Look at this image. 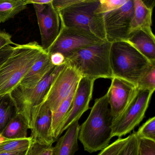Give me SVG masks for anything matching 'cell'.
Segmentation results:
<instances>
[{
	"mask_svg": "<svg viewBox=\"0 0 155 155\" xmlns=\"http://www.w3.org/2000/svg\"><path fill=\"white\" fill-rule=\"evenodd\" d=\"M78 1L79 0H53L52 4L54 8L58 12L78 2Z\"/></svg>",
	"mask_w": 155,
	"mask_h": 155,
	"instance_id": "obj_31",
	"label": "cell"
},
{
	"mask_svg": "<svg viewBox=\"0 0 155 155\" xmlns=\"http://www.w3.org/2000/svg\"><path fill=\"white\" fill-rule=\"evenodd\" d=\"M111 43L106 41L99 45L78 50L66 58V64L81 77L92 79H111L113 76L110 61Z\"/></svg>",
	"mask_w": 155,
	"mask_h": 155,
	"instance_id": "obj_4",
	"label": "cell"
},
{
	"mask_svg": "<svg viewBox=\"0 0 155 155\" xmlns=\"http://www.w3.org/2000/svg\"><path fill=\"white\" fill-rule=\"evenodd\" d=\"M53 147L31 141L25 155H53Z\"/></svg>",
	"mask_w": 155,
	"mask_h": 155,
	"instance_id": "obj_28",
	"label": "cell"
},
{
	"mask_svg": "<svg viewBox=\"0 0 155 155\" xmlns=\"http://www.w3.org/2000/svg\"><path fill=\"white\" fill-rule=\"evenodd\" d=\"M153 92L147 90L138 89L125 111L112 123V137L125 136L139 125L145 117Z\"/></svg>",
	"mask_w": 155,
	"mask_h": 155,
	"instance_id": "obj_6",
	"label": "cell"
},
{
	"mask_svg": "<svg viewBox=\"0 0 155 155\" xmlns=\"http://www.w3.org/2000/svg\"><path fill=\"white\" fill-rule=\"evenodd\" d=\"M110 61L113 78L137 86L141 78L155 63H151L127 41L111 43Z\"/></svg>",
	"mask_w": 155,
	"mask_h": 155,
	"instance_id": "obj_3",
	"label": "cell"
},
{
	"mask_svg": "<svg viewBox=\"0 0 155 155\" xmlns=\"http://www.w3.org/2000/svg\"><path fill=\"white\" fill-rule=\"evenodd\" d=\"M52 2L44 5L32 4L41 37V46L46 52L56 40L60 31L59 15L53 7Z\"/></svg>",
	"mask_w": 155,
	"mask_h": 155,
	"instance_id": "obj_11",
	"label": "cell"
},
{
	"mask_svg": "<svg viewBox=\"0 0 155 155\" xmlns=\"http://www.w3.org/2000/svg\"><path fill=\"white\" fill-rule=\"evenodd\" d=\"M17 44L12 41L10 34L6 31H0V50L8 45H13L15 46Z\"/></svg>",
	"mask_w": 155,
	"mask_h": 155,
	"instance_id": "obj_33",
	"label": "cell"
},
{
	"mask_svg": "<svg viewBox=\"0 0 155 155\" xmlns=\"http://www.w3.org/2000/svg\"><path fill=\"white\" fill-rule=\"evenodd\" d=\"M45 51L36 41L14 46L13 52L0 68V96L11 94Z\"/></svg>",
	"mask_w": 155,
	"mask_h": 155,
	"instance_id": "obj_2",
	"label": "cell"
},
{
	"mask_svg": "<svg viewBox=\"0 0 155 155\" xmlns=\"http://www.w3.org/2000/svg\"><path fill=\"white\" fill-rule=\"evenodd\" d=\"M100 0H79L58 12L61 26L89 31V27Z\"/></svg>",
	"mask_w": 155,
	"mask_h": 155,
	"instance_id": "obj_10",
	"label": "cell"
},
{
	"mask_svg": "<svg viewBox=\"0 0 155 155\" xmlns=\"http://www.w3.org/2000/svg\"><path fill=\"white\" fill-rule=\"evenodd\" d=\"M31 141L32 140L30 137L21 139L5 140L1 141L0 154L27 150Z\"/></svg>",
	"mask_w": 155,
	"mask_h": 155,
	"instance_id": "obj_23",
	"label": "cell"
},
{
	"mask_svg": "<svg viewBox=\"0 0 155 155\" xmlns=\"http://www.w3.org/2000/svg\"><path fill=\"white\" fill-rule=\"evenodd\" d=\"M153 8V7H148L142 0H134V15L130 23V31L141 29L152 32Z\"/></svg>",
	"mask_w": 155,
	"mask_h": 155,
	"instance_id": "obj_18",
	"label": "cell"
},
{
	"mask_svg": "<svg viewBox=\"0 0 155 155\" xmlns=\"http://www.w3.org/2000/svg\"><path fill=\"white\" fill-rule=\"evenodd\" d=\"M26 151H27V150L7 152V153H2V154H0V155H25Z\"/></svg>",
	"mask_w": 155,
	"mask_h": 155,
	"instance_id": "obj_36",
	"label": "cell"
},
{
	"mask_svg": "<svg viewBox=\"0 0 155 155\" xmlns=\"http://www.w3.org/2000/svg\"><path fill=\"white\" fill-rule=\"evenodd\" d=\"M95 81L86 77L81 78L76 88L70 111L62 124L61 135L71 125L78 121L84 112L90 109V102L92 98Z\"/></svg>",
	"mask_w": 155,
	"mask_h": 155,
	"instance_id": "obj_13",
	"label": "cell"
},
{
	"mask_svg": "<svg viewBox=\"0 0 155 155\" xmlns=\"http://www.w3.org/2000/svg\"><path fill=\"white\" fill-rule=\"evenodd\" d=\"M14 47L12 45H8L0 50V68L11 55Z\"/></svg>",
	"mask_w": 155,
	"mask_h": 155,
	"instance_id": "obj_32",
	"label": "cell"
},
{
	"mask_svg": "<svg viewBox=\"0 0 155 155\" xmlns=\"http://www.w3.org/2000/svg\"><path fill=\"white\" fill-rule=\"evenodd\" d=\"M52 112L44 104L40 106L39 110L33 128L31 138L32 141L45 146H51L55 140L51 132Z\"/></svg>",
	"mask_w": 155,
	"mask_h": 155,
	"instance_id": "obj_14",
	"label": "cell"
},
{
	"mask_svg": "<svg viewBox=\"0 0 155 155\" xmlns=\"http://www.w3.org/2000/svg\"><path fill=\"white\" fill-rule=\"evenodd\" d=\"M27 6L26 0H0V24L13 18Z\"/></svg>",
	"mask_w": 155,
	"mask_h": 155,
	"instance_id": "obj_21",
	"label": "cell"
},
{
	"mask_svg": "<svg viewBox=\"0 0 155 155\" xmlns=\"http://www.w3.org/2000/svg\"><path fill=\"white\" fill-rule=\"evenodd\" d=\"M127 0H100V4L95 11L96 13L106 14L124 5Z\"/></svg>",
	"mask_w": 155,
	"mask_h": 155,
	"instance_id": "obj_26",
	"label": "cell"
},
{
	"mask_svg": "<svg viewBox=\"0 0 155 155\" xmlns=\"http://www.w3.org/2000/svg\"><path fill=\"white\" fill-rule=\"evenodd\" d=\"M50 60L52 65L55 67L61 66L66 63V58L61 53L59 52L50 54Z\"/></svg>",
	"mask_w": 155,
	"mask_h": 155,
	"instance_id": "obj_34",
	"label": "cell"
},
{
	"mask_svg": "<svg viewBox=\"0 0 155 155\" xmlns=\"http://www.w3.org/2000/svg\"><path fill=\"white\" fill-rule=\"evenodd\" d=\"M112 123L113 119L106 94L95 100L88 117L80 126L78 139L84 150L92 153L107 147L112 138Z\"/></svg>",
	"mask_w": 155,
	"mask_h": 155,
	"instance_id": "obj_1",
	"label": "cell"
},
{
	"mask_svg": "<svg viewBox=\"0 0 155 155\" xmlns=\"http://www.w3.org/2000/svg\"><path fill=\"white\" fill-rule=\"evenodd\" d=\"M16 113V107L11 94L0 96V135Z\"/></svg>",
	"mask_w": 155,
	"mask_h": 155,
	"instance_id": "obj_22",
	"label": "cell"
},
{
	"mask_svg": "<svg viewBox=\"0 0 155 155\" xmlns=\"http://www.w3.org/2000/svg\"><path fill=\"white\" fill-rule=\"evenodd\" d=\"M130 136L125 138H119L116 141L102 150L98 155H118L129 139Z\"/></svg>",
	"mask_w": 155,
	"mask_h": 155,
	"instance_id": "obj_27",
	"label": "cell"
},
{
	"mask_svg": "<svg viewBox=\"0 0 155 155\" xmlns=\"http://www.w3.org/2000/svg\"><path fill=\"white\" fill-rule=\"evenodd\" d=\"M52 0H26L27 5L28 4H38L40 5H47L52 2Z\"/></svg>",
	"mask_w": 155,
	"mask_h": 155,
	"instance_id": "obj_35",
	"label": "cell"
},
{
	"mask_svg": "<svg viewBox=\"0 0 155 155\" xmlns=\"http://www.w3.org/2000/svg\"><path fill=\"white\" fill-rule=\"evenodd\" d=\"M129 136L128 141L118 155H138V138L136 131H133Z\"/></svg>",
	"mask_w": 155,
	"mask_h": 155,
	"instance_id": "obj_29",
	"label": "cell"
},
{
	"mask_svg": "<svg viewBox=\"0 0 155 155\" xmlns=\"http://www.w3.org/2000/svg\"><path fill=\"white\" fill-rule=\"evenodd\" d=\"M134 15V0H127L123 6L104 14L106 41L112 43L127 41Z\"/></svg>",
	"mask_w": 155,
	"mask_h": 155,
	"instance_id": "obj_8",
	"label": "cell"
},
{
	"mask_svg": "<svg viewBox=\"0 0 155 155\" xmlns=\"http://www.w3.org/2000/svg\"><path fill=\"white\" fill-rule=\"evenodd\" d=\"M127 41L151 63H155V37L153 32L141 29L131 31Z\"/></svg>",
	"mask_w": 155,
	"mask_h": 155,
	"instance_id": "obj_15",
	"label": "cell"
},
{
	"mask_svg": "<svg viewBox=\"0 0 155 155\" xmlns=\"http://www.w3.org/2000/svg\"><path fill=\"white\" fill-rule=\"evenodd\" d=\"M29 129L27 122L21 115L16 114L7 124L0 136L5 140L25 139Z\"/></svg>",
	"mask_w": 155,
	"mask_h": 155,
	"instance_id": "obj_20",
	"label": "cell"
},
{
	"mask_svg": "<svg viewBox=\"0 0 155 155\" xmlns=\"http://www.w3.org/2000/svg\"><path fill=\"white\" fill-rule=\"evenodd\" d=\"M138 138H144L155 141V117L150 118L136 131Z\"/></svg>",
	"mask_w": 155,
	"mask_h": 155,
	"instance_id": "obj_24",
	"label": "cell"
},
{
	"mask_svg": "<svg viewBox=\"0 0 155 155\" xmlns=\"http://www.w3.org/2000/svg\"><path fill=\"white\" fill-rule=\"evenodd\" d=\"M81 78L75 70L66 64L53 81L41 105H46L52 112L57 110Z\"/></svg>",
	"mask_w": 155,
	"mask_h": 155,
	"instance_id": "obj_9",
	"label": "cell"
},
{
	"mask_svg": "<svg viewBox=\"0 0 155 155\" xmlns=\"http://www.w3.org/2000/svg\"><path fill=\"white\" fill-rule=\"evenodd\" d=\"M65 65L55 67L35 87L25 88L19 86L11 93L16 107V114L24 118L29 129L33 128L40 106L53 81Z\"/></svg>",
	"mask_w": 155,
	"mask_h": 155,
	"instance_id": "obj_5",
	"label": "cell"
},
{
	"mask_svg": "<svg viewBox=\"0 0 155 155\" xmlns=\"http://www.w3.org/2000/svg\"><path fill=\"white\" fill-rule=\"evenodd\" d=\"M138 155H155V141L138 138Z\"/></svg>",
	"mask_w": 155,
	"mask_h": 155,
	"instance_id": "obj_30",
	"label": "cell"
},
{
	"mask_svg": "<svg viewBox=\"0 0 155 155\" xmlns=\"http://www.w3.org/2000/svg\"><path fill=\"white\" fill-rule=\"evenodd\" d=\"M55 67L51 63L50 54L45 51L21 81L19 86L28 89L35 87Z\"/></svg>",
	"mask_w": 155,
	"mask_h": 155,
	"instance_id": "obj_16",
	"label": "cell"
},
{
	"mask_svg": "<svg viewBox=\"0 0 155 155\" xmlns=\"http://www.w3.org/2000/svg\"><path fill=\"white\" fill-rule=\"evenodd\" d=\"M138 91L137 86L129 81L115 77L111 79L110 87L106 94L113 122L125 111Z\"/></svg>",
	"mask_w": 155,
	"mask_h": 155,
	"instance_id": "obj_12",
	"label": "cell"
},
{
	"mask_svg": "<svg viewBox=\"0 0 155 155\" xmlns=\"http://www.w3.org/2000/svg\"><path fill=\"white\" fill-rule=\"evenodd\" d=\"M140 90H147L154 92L155 89V65H153L141 78L137 85Z\"/></svg>",
	"mask_w": 155,
	"mask_h": 155,
	"instance_id": "obj_25",
	"label": "cell"
},
{
	"mask_svg": "<svg viewBox=\"0 0 155 155\" xmlns=\"http://www.w3.org/2000/svg\"><path fill=\"white\" fill-rule=\"evenodd\" d=\"M106 41L87 30L61 26L58 36L47 52L49 54L59 52L66 58L78 50L99 45Z\"/></svg>",
	"mask_w": 155,
	"mask_h": 155,
	"instance_id": "obj_7",
	"label": "cell"
},
{
	"mask_svg": "<svg viewBox=\"0 0 155 155\" xmlns=\"http://www.w3.org/2000/svg\"><path fill=\"white\" fill-rule=\"evenodd\" d=\"M77 85L74 87L68 97L62 101L58 109L52 112L51 135L56 141L61 135V131L62 124L70 111Z\"/></svg>",
	"mask_w": 155,
	"mask_h": 155,
	"instance_id": "obj_19",
	"label": "cell"
},
{
	"mask_svg": "<svg viewBox=\"0 0 155 155\" xmlns=\"http://www.w3.org/2000/svg\"><path fill=\"white\" fill-rule=\"evenodd\" d=\"M80 125L78 121L71 125L66 133L57 140L53 147V155H74L79 150L78 140Z\"/></svg>",
	"mask_w": 155,
	"mask_h": 155,
	"instance_id": "obj_17",
	"label": "cell"
}]
</instances>
